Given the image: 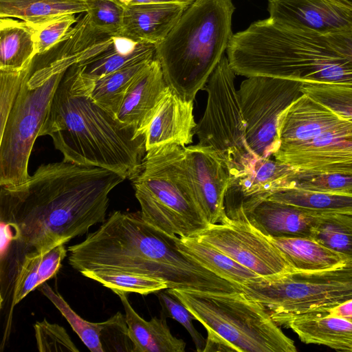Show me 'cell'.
<instances>
[{
	"label": "cell",
	"instance_id": "obj_1",
	"mask_svg": "<svg viewBox=\"0 0 352 352\" xmlns=\"http://www.w3.org/2000/svg\"><path fill=\"white\" fill-rule=\"evenodd\" d=\"M125 179L63 160L41 164L22 184L1 186V227L11 241L45 253L104 222L109 195Z\"/></svg>",
	"mask_w": 352,
	"mask_h": 352
},
{
	"label": "cell",
	"instance_id": "obj_2",
	"mask_svg": "<svg viewBox=\"0 0 352 352\" xmlns=\"http://www.w3.org/2000/svg\"><path fill=\"white\" fill-rule=\"evenodd\" d=\"M93 82L78 64L69 67L39 136L52 138L63 161L107 168L132 179L142 170L145 135L98 104L91 96Z\"/></svg>",
	"mask_w": 352,
	"mask_h": 352
},
{
	"label": "cell",
	"instance_id": "obj_3",
	"mask_svg": "<svg viewBox=\"0 0 352 352\" xmlns=\"http://www.w3.org/2000/svg\"><path fill=\"white\" fill-rule=\"evenodd\" d=\"M226 53L238 75L352 86V63L324 36L288 28L270 18L233 34Z\"/></svg>",
	"mask_w": 352,
	"mask_h": 352
},
{
	"label": "cell",
	"instance_id": "obj_4",
	"mask_svg": "<svg viewBox=\"0 0 352 352\" xmlns=\"http://www.w3.org/2000/svg\"><path fill=\"white\" fill-rule=\"evenodd\" d=\"M234 10L232 0H195L155 45L164 80L182 99L194 101L225 55Z\"/></svg>",
	"mask_w": 352,
	"mask_h": 352
},
{
	"label": "cell",
	"instance_id": "obj_5",
	"mask_svg": "<svg viewBox=\"0 0 352 352\" xmlns=\"http://www.w3.org/2000/svg\"><path fill=\"white\" fill-rule=\"evenodd\" d=\"M207 331L203 352H296L287 337L258 302L242 292L214 293L167 288Z\"/></svg>",
	"mask_w": 352,
	"mask_h": 352
},
{
	"label": "cell",
	"instance_id": "obj_6",
	"mask_svg": "<svg viewBox=\"0 0 352 352\" xmlns=\"http://www.w3.org/2000/svg\"><path fill=\"white\" fill-rule=\"evenodd\" d=\"M143 219L170 236H194L210 225L197 202L184 147L167 144L148 151L131 179Z\"/></svg>",
	"mask_w": 352,
	"mask_h": 352
},
{
	"label": "cell",
	"instance_id": "obj_7",
	"mask_svg": "<svg viewBox=\"0 0 352 352\" xmlns=\"http://www.w3.org/2000/svg\"><path fill=\"white\" fill-rule=\"evenodd\" d=\"M71 66L67 60L58 58L39 67L34 63L0 129L1 186L19 185L30 177L28 163L34 142L47 116L56 89Z\"/></svg>",
	"mask_w": 352,
	"mask_h": 352
},
{
	"label": "cell",
	"instance_id": "obj_8",
	"mask_svg": "<svg viewBox=\"0 0 352 352\" xmlns=\"http://www.w3.org/2000/svg\"><path fill=\"white\" fill-rule=\"evenodd\" d=\"M279 326L297 316L319 312L352 299V264L318 272L260 276L241 287Z\"/></svg>",
	"mask_w": 352,
	"mask_h": 352
},
{
	"label": "cell",
	"instance_id": "obj_9",
	"mask_svg": "<svg viewBox=\"0 0 352 352\" xmlns=\"http://www.w3.org/2000/svg\"><path fill=\"white\" fill-rule=\"evenodd\" d=\"M235 74L224 55L208 80L206 107L195 129L198 144L221 153L232 172L256 156L246 141V124L234 86Z\"/></svg>",
	"mask_w": 352,
	"mask_h": 352
},
{
	"label": "cell",
	"instance_id": "obj_10",
	"mask_svg": "<svg viewBox=\"0 0 352 352\" xmlns=\"http://www.w3.org/2000/svg\"><path fill=\"white\" fill-rule=\"evenodd\" d=\"M302 81L263 76L247 77L237 90L252 153L270 157L278 146L282 113L303 93Z\"/></svg>",
	"mask_w": 352,
	"mask_h": 352
},
{
	"label": "cell",
	"instance_id": "obj_11",
	"mask_svg": "<svg viewBox=\"0 0 352 352\" xmlns=\"http://www.w3.org/2000/svg\"><path fill=\"white\" fill-rule=\"evenodd\" d=\"M256 273L267 277L295 271L280 250L248 220L228 219L194 236Z\"/></svg>",
	"mask_w": 352,
	"mask_h": 352
},
{
	"label": "cell",
	"instance_id": "obj_12",
	"mask_svg": "<svg viewBox=\"0 0 352 352\" xmlns=\"http://www.w3.org/2000/svg\"><path fill=\"white\" fill-rule=\"evenodd\" d=\"M298 169L270 159L254 157L232 173L225 196L226 214L243 221L261 201L279 190L293 188Z\"/></svg>",
	"mask_w": 352,
	"mask_h": 352
},
{
	"label": "cell",
	"instance_id": "obj_13",
	"mask_svg": "<svg viewBox=\"0 0 352 352\" xmlns=\"http://www.w3.org/2000/svg\"><path fill=\"white\" fill-rule=\"evenodd\" d=\"M184 153L197 202L208 223L225 222L228 219L225 196L232 179L230 162L219 151L199 144L184 147Z\"/></svg>",
	"mask_w": 352,
	"mask_h": 352
},
{
	"label": "cell",
	"instance_id": "obj_14",
	"mask_svg": "<svg viewBox=\"0 0 352 352\" xmlns=\"http://www.w3.org/2000/svg\"><path fill=\"white\" fill-rule=\"evenodd\" d=\"M272 156L298 170L352 175V133H331L279 146Z\"/></svg>",
	"mask_w": 352,
	"mask_h": 352
},
{
	"label": "cell",
	"instance_id": "obj_15",
	"mask_svg": "<svg viewBox=\"0 0 352 352\" xmlns=\"http://www.w3.org/2000/svg\"><path fill=\"white\" fill-rule=\"evenodd\" d=\"M271 19L325 36L352 32V8L331 0H268Z\"/></svg>",
	"mask_w": 352,
	"mask_h": 352
},
{
	"label": "cell",
	"instance_id": "obj_16",
	"mask_svg": "<svg viewBox=\"0 0 352 352\" xmlns=\"http://www.w3.org/2000/svg\"><path fill=\"white\" fill-rule=\"evenodd\" d=\"M339 133H352V121L302 94L280 115L278 147Z\"/></svg>",
	"mask_w": 352,
	"mask_h": 352
},
{
	"label": "cell",
	"instance_id": "obj_17",
	"mask_svg": "<svg viewBox=\"0 0 352 352\" xmlns=\"http://www.w3.org/2000/svg\"><path fill=\"white\" fill-rule=\"evenodd\" d=\"M196 126L193 101L167 87L145 132L146 151L167 144L186 147L192 142Z\"/></svg>",
	"mask_w": 352,
	"mask_h": 352
},
{
	"label": "cell",
	"instance_id": "obj_18",
	"mask_svg": "<svg viewBox=\"0 0 352 352\" xmlns=\"http://www.w3.org/2000/svg\"><path fill=\"white\" fill-rule=\"evenodd\" d=\"M167 85L155 58L130 85L116 116L123 123L144 134Z\"/></svg>",
	"mask_w": 352,
	"mask_h": 352
},
{
	"label": "cell",
	"instance_id": "obj_19",
	"mask_svg": "<svg viewBox=\"0 0 352 352\" xmlns=\"http://www.w3.org/2000/svg\"><path fill=\"white\" fill-rule=\"evenodd\" d=\"M320 212L274 200L265 199L248 215V220L270 237L312 238Z\"/></svg>",
	"mask_w": 352,
	"mask_h": 352
},
{
	"label": "cell",
	"instance_id": "obj_20",
	"mask_svg": "<svg viewBox=\"0 0 352 352\" xmlns=\"http://www.w3.org/2000/svg\"><path fill=\"white\" fill-rule=\"evenodd\" d=\"M188 6L177 3L125 6L121 36L157 45L167 36Z\"/></svg>",
	"mask_w": 352,
	"mask_h": 352
},
{
	"label": "cell",
	"instance_id": "obj_21",
	"mask_svg": "<svg viewBox=\"0 0 352 352\" xmlns=\"http://www.w3.org/2000/svg\"><path fill=\"white\" fill-rule=\"evenodd\" d=\"M284 327L291 329L305 344L352 352V322L344 318L312 313L295 317Z\"/></svg>",
	"mask_w": 352,
	"mask_h": 352
},
{
	"label": "cell",
	"instance_id": "obj_22",
	"mask_svg": "<svg viewBox=\"0 0 352 352\" xmlns=\"http://www.w3.org/2000/svg\"><path fill=\"white\" fill-rule=\"evenodd\" d=\"M122 303L134 352H184L186 342L170 332L165 318L154 317L145 320L133 309L127 293L117 292Z\"/></svg>",
	"mask_w": 352,
	"mask_h": 352
},
{
	"label": "cell",
	"instance_id": "obj_23",
	"mask_svg": "<svg viewBox=\"0 0 352 352\" xmlns=\"http://www.w3.org/2000/svg\"><path fill=\"white\" fill-rule=\"evenodd\" d=\"M155 55L154 44L116 36L106 50L78 65L85 76L96 80L123 68L151 61L155 58Z\"/></svg>",
	"mask_w": 352,
	"mask_h": 352
},
{
	"label": "cell",
	"instance_id": "obj_24",
	"mask_svg": "<svg viewBox=\"0 0 352 352\" xmlns=\"http://www.w3.org/2000/svg\"><path fill=\"white\" fill-rule=\"evenodd\" d=\"M295 271L318 272L349 264L342 255L309 237H270Z\"/></svg>",
	"mask_w": 352,
	"mask_h": 352
},
{
	"label": "cell",
	"instance_id": "obj_25",
	"mask_svg": "<svg viewBox=\"0 0 352 352\" xmlns=\"http://www.w3.org/2000/svg\"><path fill=\"white\" fill-rule=\"evenodd\" d=\"M38 56L35 31L25 21L0 18V70L19 71Z\"/></svg>",
	"mask_w": 352,
	"mask_h": 352
},
{
	"label": "cell",
	"instance_id": "obj_26",
	"mask_svg": "<svg viewBox=\"0 0 352 352\" xmlns=\"http://www.w3.org/2000/svg\"><path fill=\"white\" fill-rule=\"evenodd\" d=\"M178 248L194 258L203 267L219 277L241 287L260 276L241 265L221 251L196 236H174Z\"/></svg>",
	"mask_w": 352,
	"mask_h": 352
},
{
	"label": "cell",
	"instance_id": "obj_27",
	"mask_svg": "<svg viewBox=\"0 0 352 352\" xmlns=\"http://www.w3.org/2000/svg\"><path fill=\"white\" fill-rule=\"evenodd\" d=\"M87 10L86 0H0V18H17L29 24Z\"/></svg>",
	"mask_w": 352,
	"mask_h": 352
},
{
	"label": "cell",
	"instance_id": "obj_28",
	"mask_svg": "<svg viewBox=\"0 0 352 352\" xmlns=\"http://www.w3.org/2000/svg\"><path fill=\"white\" fill-rule=\"evenodd\" d=\"M267 199L321 212L352 215V192H320L291 188L276 192Z\"/></svg>",
	"mask_w": 352,
	"mask_h": 352
},
{
	"label": "cell",
	"instance_id": "obj_29",
	"mask_svg": "<svg viewBox=\"0 0 352 352\" xmlns=\"http://www.w3.org/2000/svg\"><path fill=\"white\" fill-rule=\"evenodd\" d=\"M152 60L123 68L94 80L91 98L100 107L116 115L130 85Z\"/></svg>",
	"mask_w": 352,
	"mask_h": 352
},
{
	"label": "cell",
	"instance_id": "obj_30",
	"mask_svg": "<svg viewBox=\"0 0 352 352\" xmlns=\"http://www.w3.org/2000/svg\"><path fill=\"white\" fill-rule=\"evenodd\" d=\"M312 239L352 264V215L320 212Z\"/></svg>",
	"mask_w": 352,
	"mask_h": 352
},
{
	"label": "cell",
	"instance_id": "obj_31",
	"mask_svg": "<svg viewBox=\"0 0 352 352\" xmlns=\"http://www.w3.org/2000/svg\"><path fill=\"white\" fill-rule=\"evenodd\" d=\"M80 273L111 289L114 293L123 292L147 295L168 288L164 280L128 271L104 269L85 270Z\"/></svg>",
	"mask_w": 352,
	"mask_h": 352
},
{
	"label": "cell",
	"instance_id": "obj_32",
	"mask_svg": "<svg viewBox=\"0 0 352 352\" xmlns=\"http://www.w3.org/2000/svg\"><path fill=\"white\" fill-rule=\"evenodd\" d=\"M39 289L59 310L70 326L91 352H104L100 338L102 322H91L79 316L64 298L44 283Z\"/></svg>",
	"mask_w": 352,
	"mask_h": 352
},
{
	"label": "cell",
	"instance_id": "obj_33",
	"mask_svg": "<svg viewBox=\"0 0 352 352\" xmlns=\"http://www.w3.org/2000/svg\"><path fill=\"white\" fill-rule=\"evenodd\" d=\"M302 91L352 121V86L336 83L303 82Z\"/></svg>",
	"mask_w": 352,
	"mask_h": 352
},
{
	"label": "cell",
	"instance_id": "obj_34",
	"mask_svg": "<svg viewBox=\"0 0 352 352\" xmlns=\"http://www.w3.org/2000/svg\"><path fill=\"white\" fill-rule=\"evenodd\" d=\"M88 10L85 14L90 24L106 34L121 36L124 7L113 0H86Z\"/></svg>",
	"mask_w": 352,
	"mask_h": 352
},
{
	"label": "cell",
	"instance_id": "obj_35",
	"mask_svg": "<svg viewBox=\"0 0 352 352\" xmlns=\"http://www.w3.org/2000/svg\"><path fill=\"white\" fill-rule=\"evenodd\" d=\"M293 188L320 192H352V175L298 170Z\"/></svg>",
	"mask_w": 352,
	"mask_h": 352
},
{
	"label": "cell",
	"instance_id": "obj_36",
	"mask_svg": "<svg viewBox=\"0 0 352 352\" xmlns=\"http://www.w3.org/2000/svg\"><path fill=\"white\" fill-rule=\"evenodd\" d=\"M77 21L75 14H65L30 24L35 31L38 56L44 55L63 42Z\"/></svg>",
	"mask_w": 352,
	"mask_h": 352
},
{
	"label": "cell",
	"instance_id": "obj_37",
	"mask_svg": "<svg viewBox=\"0 0 352 352\" xmlns=\"http://www.w3.org/2000/svg\"><path fill=\"white\" fill-rule=\"evenodd\" d=\"M35 338L40 352H78L66 330L58 324L49 322L46 319L34 324Z\"/></svg>",
	"mask_w": 352,
	"mask_h": 352
},
{
	"label": "cell",
	"instance_id": "obj_38",
	"mask_svg": "<svg viewBox=\"0 0 352 352\" xmlns=\"http://www.w3.org/2000/svg\"><path fill=\"white\" fill-rule=\"evenodd\" d=\"M163 290L164 289L157 292V296L164 314L182 324L192 338L197 351L203 352L206 345V340L193 325L192 321L196 320L195 317L187 307L175 296L170 293L167 289L166 291Z\"/></svg>",
	"mask_w": 352,
	"mask_h": 352
},
{
	"label": "cell",
	"instance_id": "obj_39",
	"mask_svg": "<svg viewBox=\"0 0 352 352\" xmlns=\"http://www.w3.org/2000/svg\"><path fill=\"white\" fill-rule=\"evenodd\" d=\"M100 338L104 352H134V345L129 335L125 315L120 312L102 322Z\"/></svg>",
	"mask_w": 352,
	"mask_h": 352
},
{
	"label": "cell",
	"instance_id": "obj_40",
	"mask_svg": "<svg viewBox=\"0 0 352 352\" xmlns=\"http://www.w3.org/2000/svg\"><path fill=\"white\" fill-rule=\"evenodd\" d=\"M41 258L42 253L37 251H32L24 255L17 270L12 307L18 304L30 292L41 285L39 275Z\"/></svg>",
	"mask_w": 352,
	"mask_h": 352
},
{
	"label": "cell",
	"instance_id": "obj_41",
	"mask_svg": "<svg viewBox=\"0 0 352 352\" xmlns=\"http://www.w3.org/2000/svg\"><path fill=\"white\" fill-rule=\"evenodd\" d=\"M34 60L22 70H0V129L6 123L23 82L33 68Z\"/></svg>",
	"mask_w": 352,
	"mask_h": 352
},
{
	"label": "cell",
	"instance_id": "obj_42",
	"mask_svg": "<svg viewBox=\"0 0 352 352\" xmlns=\"http://www.w3.org/2000/svg\"><path fill=\"white\" fill-rule=\"evenodd\" d=\"M67 252L64 244H62L54 247L45 253H42L39 268L41 285L56 274Z\"/></svg>",
	"mask_w": 352,
	"mask_h": 352
},
{
	"label": "cell",
	"instance_id": "obj_43",
	"mask_svg": "<svg viewBox=\"0 0 352 352\" xmlns=\"http://www.w3.org/2000/svg\"><path fill=\"white\" fill-rule=\"evenodd\" d=\"M331 47L352 63V32L324 36Z\"/></svg>",
	"mask_w": 352,
	"mask_h": 352
},
{
	"label": "cell",
	"instance_id": "obj_44",
	"mask_svg": "<svg viewBox=\"0 0 352 352\" xmlns=\"http://www.w3.org/2000/svg\"><path fill=\"white\" fill-rule=\"evenodd\" d=\"M316 314L338 316L352 322V299Z\"/></svg>",
	"mask_w": 352,
	"mask_h": 352
},
{
	"label": "cell",
	"instance_id": "obj_45",
	"mask_svg": "<svg viewBox=\"0 0 352 352\" xmlns=\"http://www.w3.org/2000/svg\"><path fill=\"white\" fill-rule=\"evenodd\" d=\"M122 7L146 3H177L186 6L190 5L195 0H113Z\"/></svg>",
	"mask_w": 352,
	"mask_h": 352
},
{
	"label": "cell",
	"instance_id": "obj_46",
	"mask_svg": "<svg viewBox=\"0 0 352 352\" xmlns=\"http://www.w3.org/2000/svg\"><path fill=\"white\" fill-rule=\"evenodd\" d=\"M352 8V0H331Z\"/></svg>",
	"mask_w": 352,
	"mask_h": 352
}]
</instances>
